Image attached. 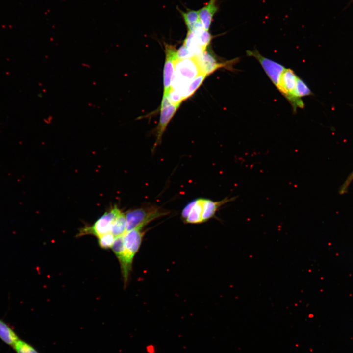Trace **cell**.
Listing matches in <instances>:
<instances>
[{"label":"cell","instance_id":"1","mask_svg":"<svg viewBox=\"0 0 353 353\" xmlns=\"http://www.w3.org/2000/svg\"><path fill=\"white\" fill-rule=\"evenodd\" d=\"M236 197H226L219 201L199 198L188 203L183 209L181 217L187 224H200L213 217L223 205L235 201Z\"/></svg>","mask_w":353,"mask_h":353},{"label":"cell","instance_id":"9","mask_svg":"<svg viewBox=\"0 0 353 353\" xmlns=\"http://www.w3.org/2000/svg\"><path fill=\"white\" fill-rule=\"evenodd\" d=\"M179 106V105L170 104L166 106L161 107L160 120L156 129V139L153 145L152 150H154L161 143L162 136L166 127Z\"/></svg>","mask_w":353,"mask_h":353},{"label":"cell","instance_id":"12","mask_svg":"<svg viewBox=\"0 0 353 353\" xmlns=\"http://www.w3.org/2000/svg\"><path fill=\"white\" fill-rule=\"evenodd\" d=\"M178 10L184 20L188 31H192L203 27L199 19L198 11L188 10L187 11L184 12L180 9H178Z\"/></svg>","mask_w":353,"mask_h":353},{"label":"cell","instance_id":"10","mask_svg":"<svg viewBox=\"0 0 353 353\" xmlns=\"http://www.w3.org/2000/svg\"><path fill=\"white\" fill-rule=\"evenodd\" d=\"M196 57L202 73L206 76L220 68L230 67L231 65L236 62L237 60L235 59L226 63H218L206 51Z\"/></svg>","mask_w":353,"mask_h":353},{"label":"cell","instance_id":"5","mask_svg":"<svg viewBox=\"0 0 353 353\" xmlns=\"http://www.w3.org/2000/svg\"><path fill=\"white\" fill-rule=\"evenodd\" d=\"M122 212L116 205H115L105 212L92 225H86L80 228L77 236L92 235L98 237L111 232L113 223Z\"/></svg>","mask_w":353,"mask_h":353},{"label":"cell","instance_id":"4","mask_svg":"<svg viewBox=\"0 0 353 353\" xmlns=\"http://www.w3.org/2000/svg\"><path fill=\"white\" fill-rule=\"evenodd\" d=\"M125 213L126 221V231L135 229H143L154 220L163 216L168 211L156 205L128 210Z\"/></svg>","mask_w":353,"mask_h":353},{"label":"cell","instance_id":"18","mask_svg":"<svg viewBox=\"0 0 353 353\" xmlns=\"http://www.w3.org/2000/svg\"><path fill=\"white\" fill-rule=\"evenodd\" d=\"M167 96L170 102L173 105H180L183 101L181 94L174 89L170 90Z\"/></svg>","mask_w":353,"mask_h":353},{"label":"cell","instance_id":"16","mask_svg":"<svg viewBox=\"0 0 353 353\" xmlns=\"http://www.w3.org/2000/svg\"><path fill=\"white\" fill-rule=\"evenodd\" d=\"M97 238L99 247L104 249L111 248L115 239V236L111 232L103 234Z\"/></svg>","mask_w":353,"mask_h":353},{"label":"cell","instance_id":"11","mask_svg":"<svg viewBox=\"0 0 353 353\" xmlns=\"http://www.w3.org/2000/svg\"><path fill=\"white\" fill-rule=\"evenodd\" d=\"M217 1L218 0H209L198 10L200 21L206 30H209L213 17L218 11Z\"/></svg>","mask_w":353,"mask_h":353},{"label":"cell","instance_id":"21","mask_svg":"<svg viewBox=\"0 0 353 353\" xmlns=\"http://www.w3.org/2000/svg\"><path fill=\"white\" fill-rule=\"evenodd\" d=\"M147 351L148 353H154L155 350L153 346L150 345L147 346Z\"/></svg>","mask_w":353,"mask_h":353},{"label":"cell","instance_id":"20","mask_svg":"<svg viewBox=\"0 0 353 353\" xmlns=\"http://www.w3.org/2000/svg\"><path fill=\"white\" fill-rule=\"evenodd\" d=\"M353 181V170L351 172L344 183L341 186L339 189V193L340 195H343L346 193L349 189L350 185Z\"/></svg>","mask_w":353,"mask_h":353},{"label":"cell","instance_id":"2","mask_svg":"<svg viewBox=\"0 0 353 353\" xmlns=\"http://www.w3.org/2000/svg\"><path fill=\"white\" fill-rule=\"evenodd\" d=\"M142 229H135L126 231L123 235V248L116 256L120 264L125 286L128 282L134 257L140 247L145 234Z\"/></svg>","mask_w":353,"mask_h":353},{"label":"cell","instance_id":"6","mask_svg":"<svg viewBox=\"0 0 353 353\" xmlns=\"http://www.w3.org/2000/svg\"><path fill=\"white\" fill-rule=\"evenodd\" d=\"M247 54L249 56L254 57L259 61L269 78L277 88L281 75L285 68L282 65L264 57L256 50H248Z\"/></svg>","mask_w":353,"mask_h":353},{"label":"cell","instance_id":"3","mask_svg":"<svg viewBox=\"0 0 353 353\" xmlns=\"http://www.w3.org/2000/svg\"><path fill=\"white\" fill-rule=\"evenodd\" d=\"M174 69L171 89L177 91L181 95L190 82L199 75L203 74L196 56L176 60Z\"/></svg>","mask_w":353,"mask_h":353},{"label":"cell","instance_id":"7","mask_svg":"<svg viewBox=\"0 0 353 353\" xmlns=\"http://www.w3.org/2000/svg\"><path fill=\"white\" fill-rule=\"evenodd\" d=\"M176 51L173 46L165 44L166 60L163 72V95H168L171 89L172 78L175 71V61L176 60Z\"/></svg>","mask_w":353,"mask_h":353},{"label":"cell","instance_id":"15","mask_svg":"<svg viewBox=\"0 0 353 353\" xmlns=\"http://www.w3.org/2000/svg\"><path fill=\"white\" fill-rule=\"evenodd\" d=\"M206 76V75L204 74L200 75L190 82L182 93L183 100L190 97L194 94L202 83Z\"/></svg>","mask_w":353,"mask_h":353},{"label":"cell","instance_id":"13","mask_svg":"<svg viewBox=\"0 0 353 353\" xmlns=\"http://www.w3.org/2000/svg\"><path fill=\"white\" fill-rule=\"evenodd\" d=\"M0 338L6 344L12 346L19 340L14 331L1 319H0Z\"/></svg>","mask_w":353,"mask_h":353},{"label":"cell","instance_id":"8","mask_svg":"<svg viewBox=\"0 0 353 353\" xmlns=\"http://www.w3.org/2000/svg\"><path fill=\"white\" fill-rule=\"evenodd\" d=\"M298 76L291 69L286 68L282 72L277 88L291 104L292 93L295 88Z\"/></svg>","mask_w":353,"mask_h":353},{"label":"cell","instance_id":"14","mask_svg":"<svg viewBox=\"0 0 353 353\" xmlns=\"http://www.w3.org/2000/svg\"><path fill=\"white\" fill-rule=\"evenodd\" d=\"M126 232V218L125 213L122 212L113 223L111 233L115 237H117L124 235Z\"/></svg>","mask_w":353,"mask_h":353},{"label":"cell","instance_id":"17","mask_svg":"<svg viewBox=\"0 0 353 353\" xmlns=\"http://www.w3.org/2000/svg\"><path fill=\"white\" fill-rule=\"evenodd\" d=\"M13 347L17 353H39L31 345L19 339Z\"/></svg>","mask_w":353,"mask_h":353},{"label":"cell","instance_id":"19","mask_svg":"<svg viewBox=\"0 0 353 353\" xmlns=\"http://www.w3.org/2000/svg\"><path fill=\"white\" fill-rule=\"evenodd\" d=\"M193 56V54L184 45L176 51V60L191 58Z\"/></svg>","mask_w":353,"mask_h":353}]
</instances>
